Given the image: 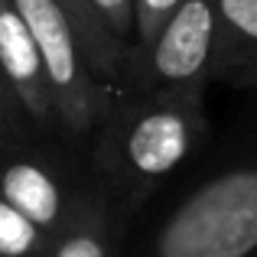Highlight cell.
<instances>
[{
  "label": "cell",
  "instance_id": "obj_1",
  "mask_svg": "<svg viewBox=\"0 0 257 257\" xmlns=\"http://www.w3.org/2000/svg\"><path fill=\"white\" fill-rule=\"evenodd\" d=\"M208 88L114 91L91 137V170L131 215L208 137Z\"/></svg>",
  "mask_w": 257,
  "mask_h": 257
},
{
  "label": "cell",
  "instance_id": "obj_2",
  "mask_svg": "<svg viewBox=\"0 0 257 257\" xmlns=\"http://www.w3.org/2000/svg\"><path fill=\"white\" fill-rule=\"evenodd\" d=\"M238 131L124 257H257V120Z\"/></svg>",
  "mask_w": 257,
  "mask_h": 257
},
{
  "label": "cell",
  "instance_id": "obj_3",
  "mask_svg": "<svg viewBox=\"0 0 257 257\" xmlns=\"http://www.w3.org/2000/svg\"><path fill=\"white\" fill-rule=\"evenodd\" d=\"M88 182L91 147L72 144L62 134H43L33 144L0 157V199L39 225L49 238L72 218Z\"/></svg>",
  "mask_w": 257,
  "mask_h": 257
},
{
  "label": "cell",
  "instance_id": "obj_4",
  "mask_svg": "<svg viewBox=\"0 0 257 257\" xmlns=\"http://www.w3.org/2000/svg\"><path fill=\"white\" fill-rule=\"evenodd\" d=\"M13 4L36 36L39 56L49 75L52 104H56V134H62L72 144L91 147V137L114 91L94 78L88 56L78 43V33L72 30L69 17L56 0H13Z\"/></svg>",
  "mask_w": 257,
  "mask_h": 257
},
{
  "label": "cell",
  "instance_id": "obj_5",
  "mask_svg": "<svg viewBox=\"0 0 257 257\" xmlns=\"http://www.w3.org/2000/svg\"><path fill=\"white\" fill-rule=\"evenodd\" d=\"M218 46L215 0H182L147 52H131L120 91L208 88Z\"/></svg>",
  "mask_w": 257,
  "mask_h": 257
},
{
  "label": "cell",
  "instance_id": "obj_6",
  "mask_svg": "<svg viewBox=\"0 0 257 257\" xmlns=\"http://www.w3.org/2000/svg\"><path fill=\"white\" fill-rule=\"evenodd\" d=\"M134 215L91 170L78 208L52 238L49 257H124Z\"/></svg>",
  "mask_w": 257,
  "mask_h": 257
},
{
  "label": "cell",
  "instance_id": "obj_7",
  "mask_svg": "<svg viewBox=\"0 0 257 257\" xmlns=\"http://www.w3.org/2000/svg\"><path fill=\"white\" fill-rule=\"evenodd\" d=\"M0 72L39 134H56V104L33 30L13 0H0Z\"/></svg>",
  "mask_w": 257,
  "mask_h": 257
},
{
  "label": "cell",
  "instance_id": "obj_8",
  "mask_svg": "<svg viewBox=\"0 0 257 257\" xmlns=\"http://www.w3.org/2000/svg\"><path fill=\"white\" fill-rule=\"evenodd\" d=\"M218 46L212 82L257 88V0H215Z\"/></svg>",
  "mask_w": 257,
  "mask_h": 257
},
{
  "label": "cell",
  "instance_id": "obj_9",
  "mask_svg": "<svg viewBox=\"0 0 257 257\" xmlns=\"http://www.w3.org/2000/svg\"><path fill=\"white\" fill-rule=\"evenodd\" d=\"M62 7V13L69 17L72 30L78 33V43H82L88 65H91L94 78L111 91H120L124 85V72L131 62V46H124L111 30L104 26V20L94 13V7L88 0H56Z\"/></svg>",
  "mask_w": 257,
  "mask_h": 257
},
{
  "label": "cell",
  "instance_id": "obj_10",
  "mask_svg": "<svg viewBox=\"0 0 257 257\" xmlns=\"http://www.w3.org/2000/svg\"><path fill=\"white\" fill-rule=\"evenodd\" d=\"M52 238L0 199V257H49Z\"/></svg>",
  "mask_w": 257,
  "mask_h": 257
},
{
  "label": "cell",
  "instance_id": "obj_11",
  "mask_svg": "<svg viewBox=\"0 0 257 257\" xmlns=\"http://www.w3.org/2000/svg\"><path fill=\"white\" fill-rule=\"evenodd\" d=\"M36 137H43V134L36 131V124L30 120L26 107L20 104L17 91L10 88V82H7L4 72H0V157L33 144Z\"/></svg>",
  "mask_w": 257,
  "mask_h": 257
},
{
  "label": "cell",
  "instance_id": "obj_12",
  "mask_svg": "<svg viewBox=\"0 0 257 257\" xmlns=\"http://www.w3.org/2000/svg\"><path fill=\"white\" fill-rule=\"evenodd\" d=\"M179 7L182 0H137V43H134V52L150 49Z\"/></svg>",
  "mask_w": 257,
  "mask_h": 257
},
{
  "label": "cell",
  "instance_id": "obj_13",
  "mask_svg": "<svg viewBox=\"0 0 257 257\" xmlns=\"http://www.w3.org/2000/svg\"><path fill=\"white\" fill-rule=\"evenodd\" d=\"M88 4L104 20L107 30L134 49V43H137V0H88Z\"/></svg>",
  "mask_w": 257,
  "mask_h": 257
}]
</instances>
